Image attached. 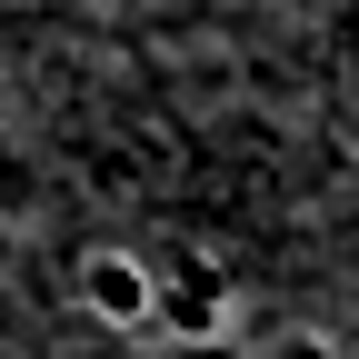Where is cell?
Masks as SVG:
<instances>
[{"label": "cell", "mask_w": 359, "mask_h": 359, "mask_svg": "<svg viewBox=\"0 0 359 359\" xmlns=\"http://www.w3.org/2000/svg\"><path fill=\"white\" fill-rule=\"evenodd\" d=\"M80 309L110 320V330H150V320H160V280H150L130 250H90V259H80Z\"/></svg>", "instance_id": "obj_1"}, {"label": "cell", "mask_w": 359, "mask_h": 359, "mask_svg": "<svg viewBox=\"0 0 359 359\" xmlns=\"http://www.w3.org/2000/svg\"><path fill=\"white\" fill-rule=\"evenodd\" d=\"M160 320L180 339H219V320H230V290L210 280V269H180V280H160Z\"/></svg>", "instance_id": "obj_2"}]
</instances>
